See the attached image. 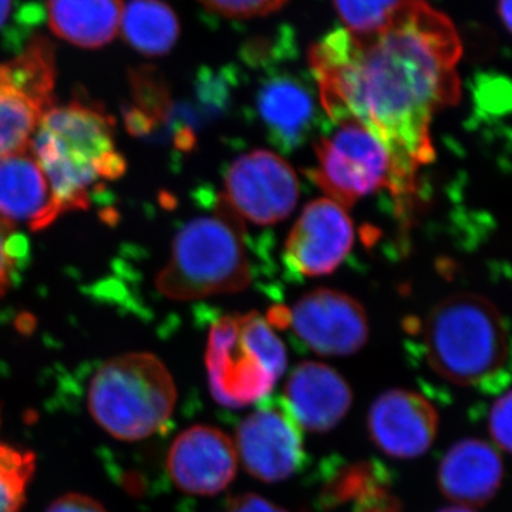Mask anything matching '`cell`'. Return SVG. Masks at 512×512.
Masks as SVG:
<instances>
[{
  "instance_id": "6da1fadb",
  "label": "cell",
  "mask_w": 512,
  "mask_h": 512,
  "mask_svg": "<svg viewBox=\"0 0 512 512\" xmlns=\"http://www.w3.org/2000/svg\"><path fill=\"white\" fill-rule=\"evenodd\" d=\"M461 53L456 26L423 0H400L377 28L336 29L309 49L330 119L359 121L389 150L400 211L416 197L420 168L433 160V117L460 97Z\"/></svg>"
},
{
  "instance_id": "7a4b0ae2",
  "label": "cell",
  "mask_w": 512,
  "mask_h": 512,
  "mask_svg": "<svg viewBox=\"0 0 512 512\" xmlns=\"http://www.w3.org/2000/svg\"><path fill=\"white\" fill-rule=\"evenodd\" d=\"M113 124L109 114L79 101L43 114L30 151L63 214L87 210L93 187L126 173Z\"/></svg>"
},
{
  "instance_id": "3957f363",
  "label": "cell",
  "mask_w": 512,
  "mask_h": 512,
  "mask_svg": "<svg viewBox=\"0 0 512 512\" xmlns=\"http://www.w3.org/2000/svg\"><path fill=\"white\" fill-rule=\"evenodd\" d=\"M423 342L431 369L457 386H497L510 359L503 315L476 293L437 302L424 319Z\"/></svg>"
},
{
  "instance_id": "277c9868",
  "label": "cell",
  "mask_w": 512,
  "mask_h": 512,
  "mask_svg": "<svg viewBox=\"0 0 512 512\" xmlns=\"http://www.w3.org/2000/svg\"><path fill=\"white\" fill-rule=\"evenodd\" d=\"M249 284L244 220L221 195L214 214L195 218L178 232L156 285L167 298L191 301L241 292Z\"/></svg>"
},
{
  "instance_id": "5b68a950",
  "label": "cell",
  "mask_w": 512,
  "mask_h": 512,
  "mask_svg": "<svg viewBox=\"0 0 512 512\" xmlns=\"http://www.w3.org/2000/svg\"><path fill=\"white\" fill-rule=\"evenodd\" d=\"M175 403L173 376L153 353H127L107 360L89 387L94 421L121 441L154 436L173 416Z\"/></svg>"
},
{
  "instance_id": "8992f818",
  "label": "cell",
  "mask_w": 512,
  "mask_h": 512,
  "mask_svg": "<svg viewBox=\"0 0 512 512\" xmlns=\"http://www.w3.org/2000/svg\"><path fill=\"white\" fill-rule=\"evenodd\" d=\"M205 363L214 399L241 409L269 396L285 373L288 355L271 322L252 312L215 322Z\"/></svg>"
},
{
  "instance_id": "52a82bcc",
  "label": "cell",
  "mask_w": 512,
  "mask_h": 512,
  "mask_svg": "<svg viewBox=\"0 0 512 512\" xmlns=\"http://www.w3.org/2000/svg\"><path fill=\"white\" fill-rule=\"evenodd\" d=\"M338 127L316 144L313 180L329 200L340 207L392 188L393 158L383 141L362 123L353 119L336 121Z\"/></svg>"
},
{
  "instance_id": "ba28073f",
  "label": "cell",
  "mask_w": 512,
  "mask_h": 512,
  "mask_svg": "<svg viewBox=\"0 0 512 512\" xmlns=\"http://www.w3.org/2000/svg\"><path fill=\"white\" fill-rule=\"evenodd\" d=\"M238 461L264 483L288 480L305 464L303 430L284 399H266L242 420L234 441Z\"/></svg>"
},
{
  "instance_id": "9c48e42d",
  "label": "cell",
  "mask_w": 512,
  "mask_h": 512,
  "mask_svg": "<svg viewBox=\"0 0 512 512\" xmlns=\"http://www.w3.org/2000/svg\"><path fill=\"white\" fill-rule=\"evenodd\" d=\"M224 198L242 220L256 225L284 221L299 200V181L288 161L269 150L238 157L225 178Z\"/></svg>"
},
{
  "instance_id": "30bf717a",
  "label": "cell",
  "mask_w": 512,
  "mask_h": 512,
  "mask_svg": "<svg viewBox=\"0 0 512 512\" xmlns=\"http://www.w3.org/2000/svg\"><path fill=\"white\" fill-rule=\"evenodd\" d=\"M293 333L320 356L355 355L369 340L365 308L336 289L319 288L303 295L288 313Z\"/></svg>"
},
{
  "instance_id": "8fae6325",
  "label": "cell",
  "mask_w": 512,
  "mask_h": 512,
  "mask_svg": "<svg viewBox=\"0 0 512 512\" xmlns=\"http://www.w3.org/2000/svg\"><path fill=\"white\" fill-rule=\"evenodd\" d=\"M355 242L346 208L329 198L306 205L285 245V264L293 274L318 278L332 274Z\"/></svg>"
},
{
  "instance_id": "7c38bea8",
  "label": "cell",
  "mask_w": 512,
  "mask_h": 512,
  "mask_svg": "<svg viewBox=\"0 0 512 512\" xmlns=\"http://www.w3.org/2000/svg\"><path fill=\"white\" fill-rule=\"evenodd\" d=\"M167 470L175 487L184 493L220 494L237 476L234 440L217 427L192 426L171 444Z\"/></svg>"
},
{
  "instance_id": "4fadbf2b",
  "label": "cell",
  "mask_w": 512,
  "mask_h": 512,
  "mask_svg": "<svg viewBox=\"0 0 512 512\" xmlns=\"http://www.w3.org/2000/svg\"><path fill=\"white\" fill-rule=\"evenodd\" d=\"M436 407L421 394L404 389L387 390L367 414V430L386 456L410 460L423 456L439 433Z\"/></svg>"
},
{
  "instance_id": "5bb4252c",
  "label": "cell",
  "mask_w": 512,
  "mask_h": 512,
  "mask_svg": "<svg viewBox=\"0 0 512 512\" xmlns=\"http://www.w3.org/2000/svg\"><path fill=\"white\" fill-rule=\"evenodd\" d=\"M284 400L302 430L328 433L349 413L353 393L333 367L303 362L286 380Z\"/></svg>"
},
{
  "instance_id": "9a60e30c",
  "label": "cell",
  "mask_w": 512,
  "mask_h": 512,
  "mask_svg": "<svg viewBox=\"0 0 512 512\" xmlns=\"http://www.w3.org/2000/svg\"><path fill=\"white\" fill-rule=\"evenodd\" d=\"M62 214L30 147L0 157V221L39 231Z\"/></svg>"
},
{
  "instance_id": "2e32d148",
  "label": "cell",
  "mask_w": 512,
  "mask_h": 512,
  "mask_svg": "<svg viewBox=\"0 0 512 512\" xmlns=\"http://www.w3.org/2000/svg\"><path fill=\"white\" fill-rule=\"evenodd\" d=\"M504 480V463L487 441H457L443 457L437 473L441 494L456 505L474 508L490 503Z\"/></svg>"
},
{
  "instance_id": "e0dca14e",
  "label": "cell",
  "mask_w": 512,
  "mask_h": 512,
  "mask_svg": "<svg viewBox=\"0 0 512 512\" xmlns=\"http://www.w3.org/2000/svg\"><path fill=\"white\" fill-rule=\"evenodd\" d=\"M256 107L269 136L284 150L301 146L316 119L312 93L288 74L272 77L262 84Z\"/></svg>"
},
{
  "instance_id": "ac0fdd59",
  "label": "cell",
  "mask_w": 512,
  "mask_h": 512,
  "mask_svg": "<svg viewBox=\"0 0 512 512\" xmlns=\"http://www.w3.org/2000/svg\"><path fill=\"white\" fill-rule=\"evenodd\" d=\"M124 0H47V23L64 42L101 49L120 35Z\"/></svg>"
},
{
  "instance_id": "d6986e66",
  "label": "cell",
  "mask_w": 512,
  "mask_h": 512,
  "mask_svg": "<svg viewBox=\"0 0 512 512\" xmlns=\"http://www.w3.org/2000/svg\"><path fill=\"white\" fill-rule=\"evenodd\" d=\"M120 35L140 55L165 56L180 39V19L164 0H130L124 8Z\"/></svg>"
},
{
  "instance_id": "ffe728a7",
  "label": "cell",
  "mask_w": 512,
  "mask_h": 512,
  "mask_svg": "<svg viewBox=\"0 0 512 512\" xmlns=\"http://www.w3.org/2000/svg\"><path fill=\"white\" fill-rule=\"evenodd\" d=\"M0 77L49 110L56 82L55 49L45 37H35L22 55L0 66Z\"/></svg>"
},
{
  "instance_id": "44dd1931",
  "label": "cell",
  "mask_w": 512,
  "mask_h": 512,
  "mask_svg": "<svg viewBox=\"0 0 512 512\" xmlns=\"http://www.w3.org/2000/svg\"><path fill=\"white\" fill-rule=\"evenodd\" d=\"M46 111L0 77V157L28 150Z\"/></svg>"
},
{
  "instance_id": "7402d4cb",
  "label": "cell",
  "mask_w": 512,
  "mask_h": 512,
  "mask_svg": "<svg viewBox=\"0 0 512 512\" xmlns=\"http://www.w3.org/2000/svg\"><path fill=\"white\" fill-rule=\"evenodd\" d=\"M36 470L32 451L0 444V512H20Z\"/></svg>"
},
{
  "instance_id": "603a6c76",
  "label": "cell",
  "mask_w": 512,
  "mask_h": 512,
  "mask_svg": "<svg viewBox=\"0 0 512 512\" xmlns=\"http://www.w3.org/2000/svg\"><path fill=\"white\" fill-rule=\"evenodd\" d=\"M399 2L400 0H333V5L346 29L365 32L382 25Z\"/></svg>"
},
{
  "instance_id": "cb8c5ba5",
  "label": "cell",
  "mask_w": 512,
  "mask_h": 512,
  "mask_svg": "<svg viewBox=\"0 0 512 512\" xmlns=\"http://www.w3.org/2000/svg\"><path fill=\"white\" fill-rule=\"evenodd\" d=\"M204 8L231 19L258 18L274 13L288 0H198Z\"/></svg>"
},
{
  "instance_id": "d4e9b609",
  "label": "cell",
  "mask_w": 512,
  "mask_h": 512,
  "mask_svg": "<svg viewBox=\"0 0 512 512\" xmlns=\"http://www.w3.org/2000/svg\"><path fill=\"white\" fill-rule=\"evenodd\" d=\"M511 392L507 390L493 403L488 416V429L495 447L504 453L511 451Z\"/></svg>"
},
{
  "instance_id": "484cf974",
  "label": "cell",
  "mask_w": 512,
  "mask_h": 512,
  "mask_svg": "<svg viewBox=\"0 0 512 512\" xmlns=\"http://www.w3.org/2000/svg\"><path fill=\"white\" fill-rule=\"evenodd\" d=\"M13 266H15V252H13L12 228L0 221V298L8 291Z\"/></svg>"
},
{
  "instance_id": "4316f807",
  "label": "cell",
  "mask_w": 512,
  "mask_h": 512,
  "mask_svg": "<svg viewBox=\"0 0 512 512\" xmlns=\"http://www.w3.org/2000/svg\"><path fill=\"white\" fill-rule=\"evenodd\" d=\"M46 512H107L106 508L92 497L83 494H64L49 505Z\"/></svg>"
},
{
  "instance_id": "83f0119b",
  "label": "cell",
  "mask_w": 512,
  "mask_h": 512,
  "mask_svg": "<svg viewBox=\"0 0 512 512\" xmlns=\"http://www.w3.org/2000/svg\"><path fill=\"white\" fill-rule=\"evenodd\" d=\"M228 512H289L258 494H241L231 498Z\"/></svg>"
},
{
  "instance_id": "f1b7e54d",
  "label": "cell",
  "mask_w": 512,
  "mask_h": 512,
  "mask_svg": "<svg viewBox=\"0 0 512 512\" xmlns=\"http://www.w3.org/2000/svg\"><path fill=\"white\" fill-rule=\"evenodd\" d=\"M498 13L508 32L511 30V0H498Z\"/></svg>"
},
{
  "instance_id": "f546056e",
  "label": "cell",
  "mask_w": 512,
  "mask_h": 512,
  "mask_svg": "<svg viewBox=\"0 0 512 512\" xmlns=\"http://www.w3.org/2000/svg\"><path fill=\"white\" fill-rule=\"evenodd\" d=\"M12 10V0H0V28L5 25Z\"/></svg>"
},
{
  "instance_id": "4dcf8cb0",
  "label": "cell",
  "mask_w": 512,
  "mask_h": 512,
  "mask_svg": "<svg viewBox=\"0 0 512 512\" xmlns=\"http://www.w3.org/2000/svg\"><path fill=\"white\" fill-rule=\"evenodd\" d=\"M439 512H476L473 508L463 507V505H451V507L441 508Z\"/></svg>"
}]
</instances>
